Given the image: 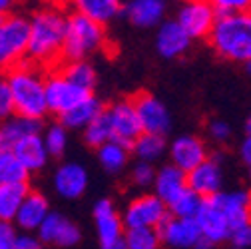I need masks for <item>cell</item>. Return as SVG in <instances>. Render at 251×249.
Listing matches in <instances>:
<instances>
[{
	"label": "cell",
	"mask_w": 251,
	"mask_h": 249,
	"mask_svg": "<svg viewBox=\"0 0 251 249\" xmlns=\"http://www.w3.org/2000/svg\"><path fill=\"white\" fill-rule=\"evenodd\" d=\"M68 32V16L60 4H44L30 16V42L28 56L36 66H54L64 60V42Z\"/></svg>",
	"instance_id": "cell-1"
},
{
	"label": "cell",
	"mask_w": 251,
	"mask_h": 249,
	"mask_svg": "<svg viewBox=\"0 0 251 249\" xmlns=\"http://www.w3.org/2000/svg\"><path fill=\"white\" fill-rule=\"evenodd\" d=\"M4 78L12 92L16 114L42 122L50 110L46 102V76H42L38 66L24 60L16 68L8 70Z\"/></svg>",
	"instance_id": "cell-2"
},
{
	"label": "cell",
	"mask_w": 251,
	"mask_h": 249,
	"mask_svg": "<svg viewBox=\"0 0 251 249\" xmlns=\"http://www.w3.org/2000/svg\"><path fill=\"white\" fill-rule=\"evenodd\" d=\"M209 44L217 56L229 62H251V12L217 16Z\"/></svg>",
	"instance_id": "cell-3"
},
{
	"label": "cell",
	"mask_w": 251,
	"mask_h": 249,
	"mask_svg": "<svg viewBox=\"0 0 251 249\" xmlns=\"http://www.w3.org/2000/svg\"><path fill=\"white\" fill-rule=\"evenodd\" d=\"M104 46H106L104 24L80 12H72L68 16V32L64 42V54H62L64 62L88 60L92 54L100 52Z\"/></svg>",
	"instance_id": "cell-4"
},
{
	"label": "cell",
	"mask_w": 251,
	"mask_h": 249,
	"mask_svg": "<svg viewBox=\"0 0 251 249\" xmlns=\"http://www.w3.org/2000/svg\"><path fill=\"white\" fill-rule=\"evenodd\" d=\"M30 42V18L22 14L0 16V70H12L26 60Z\"/></svg>",
	"instance_id": "cell-5"
},
{
	"label": "cell",
	"mask_w": 251,
	"mask_h": 249,
	"mask_svg": "<svg viewBox=\"0 0 251 249\" xmlns=\"http://www.w3.org/2000/svg\"><path fill=\"white\" fill-rule=\"evenodd\" d=\"M122 217H124L126 229H132V227L158 229L170 217V207L155 194H142L126 205Z\"/></svg>",
	"instance_id": "cell-6"
},
{
	"label": "cell",
	"mask_w": 251,
	"mask_h": 249,
	"mask_svg": "<svg viewBox=\"0 0 251 249\" xmlns=\"http://www.w3.org/2000/svg\"><path fill=\"white\" fill-rule=\"evenodd\" d=\"M88 96H92V92H86V90L74 86L70 80L64 78V74H62L60 70L50 72L46 76V102H48V110L52 114H56L58 118L62 114H66L68 110H72L74 106H78Z\"/></svg>",
	"instance_id": "cell-7"
},
{
	"label": "cell",
	"mask_w": 251,
	"mask_h": 249,
	"mask_svg": "<svg viewBox=\"0 0 251 249\" xmlns=\"http://www.w3.org/2000/svg\"><path fill=\"white\" fill-rule=\"evenodd\" d=\"M92 213H94V225H96L100 249H114V245H118L126 233L122 213L108 198H102L94 203Z\"/></svg>",
	"instance_id": "cell-8"
},
{
	"label": "cell",
	"mask_w": 251,
	"mask_h": 249,
	"mask_svg": "<svg viewBox=\"0 0 251 249\" xmlns=\"http://www.w3.org/2000/svg\"><path fill=\"white\" fill-rule=\"evenodd\" d=\"M176 20L190 34L192 40L209 38L211 30L217 22V12L207 0H185L177 10Z\"/></svg>",
	"instance_id": "cell-9"
},
{
	"label": "cell",
	"mask_w": 251,
	"mask_h": 249,
	"mask_svg": "<svg viewBox=\"0 0 251 249\" xmlns=\"http://www.w3.org/2000/svg\"><path fill=\"white\" fill-rule=\"evenodd\" d=\"M108 116L112 122L114 140L128 146L132 149L134 142L144 134L142 122L138 118V110L134 106V100H118L108 108Z\"/></svg>",
	"instance_id": "cell-10"
},
{
	"label": "cell",
	"mask_w": 251,
	"mask_h": 249,
	"mask_svg": "<svg viewBox=\"0 0 251 249\" xmlns=\"http://www.w3.org/2000/svg\"><path fill=\"white\" fill-rule=\"evenodd\" d=\"M207 199L224 215L231 233L251 222V192H245V190L219 192Z\"/></svg>",
	"instance_id": "cell-11"
},
{
	"label": "cell",
	"mask_w": 251,
	"mask_h": 249,
	"mask_svg": "<svg viewBox=\"0 0 251 249\" xmlns=\"http://www.w3.org/2000/svg\"><path fill=\"white\" fill-rule=\"evenodd\" d=\"M134 100V106L138 110V118L142 122V128L148 134H160L166 136L172 128V116L168 106L153 94H148V92H142Z\"/></svg>",
	"instance_id": "cell-12"
},
{
	"label": "cell",
	"mask_w": 251,
	"mask_h": 249,
	"mask_svg": "<svg viewBox=\"0 0 251 249\" xmlns=\"http://www.w3.org/2000/svg\"><path fill=\"white\" fill-rule=\"evenodd\" d=\"M36 233L44 241V245H54L58 249L74 247L82 239L80 227L72 220H68L66 215H62L60 211H50L46 222L40 225Z\"/></svg>",
	"instance_id": "cell-13"
},
{
	"label": "cell",
	"mask_w": 251,
	"mask_h": 249,
	"mask_svg": "<svg viewBox=\"0 0 251 249\" xmlns=\"http://www.w3.org/2000/svg\"><path fill=\"white\" fill-rule=\"evenodd\" d=\"M162 243L172 249H196L203 239L201 229L196 220H183V217L170 215L158 227Z\"/></svg>",
	"instance_id": "cell-14"
},
{
	"label": "cell",
	"mask_w": 251,
	"mask_h": 249,
	"mask_svg": "<svg viewBox=\"0 0 251 249\" xmlns=\"http://www.w3.org/2000/svg\"><path fill=\"white\" fill-rule=\"evenodd\" d=\"M168 153H170L172 164L177 166L185 174H190L192 170H196L198 166H201L207 160L205 144L198 136H192V134H183V136H177L176 140H172Z\"/></svg>",
	"instance_id": "cell-15"
},
{
	"label": "cell",
	"mask_w": 251,
	"mask_h": 249,
	"mask_svg": "<svg viewBox=\"0 0 251 249\" xmlns=\"http://www.w3.org/2000/svg\"><path fill=\"white\" fill-rule=\"evenodd\" d=\"M88 170L78 164V162H66L56 168L54 177H52V185L60 198L64 199H78L86 194L88 190Z\"/></svg>",
	"instance_id": "cell-16"
},
{
	"label": "cell",
	"mask_w": 251,
	"mask_h": 249,
	"mask_svg": "<svg viewBox=\"0 0 251 249\" xmlns=\"http://www.w3.org/2000/svg\"><path fill=\"white\" fill-rule=\"evenodd\" d=\"M192 46V38L179 26L177 20H164L155 32V50L166 60H176L183 56Z\"/></svg>",
	"instance_id": "cell-17"
},
{
	"label": "cell",
	"mask_w": 251,
	"mask_h": 249,
	"mask_svg": "<svg viewBox=\"0 0 251 249\" xmlns=\"http://www.w3.org/2000/svg\"><path fill=\"white\" fill-rule=\"evenodd\" d=\"M222 183H224V172L217 158H207L201 166L187 174V188L201 196L203 199L224 192Z\"/></svg>",
	"instance_id": "cell-18"
},
{
	"label": "cell",
	"mask_w": 251,
	"mask_h": 249,
	"mask_svg": "<svg viewBox=\"0 0 251 249\" xmlns=\"http://www.w3.org/2000/svg\"><path fill=\"white\" fill-rule=\"evenodd\" d=\"M50 201L44 194L40 192H32L30 190L26 199L22 201L18 215L14 220V225L18 229H22L24 233H36L40 229V225L46 222V217L50 215Z\"/></svg>",
	"instance_id": "cell-19"
},
{
	"label": "cell",
	"mask_w": 251,
	"mask_h": 249,
	"mask_svg": "<svg viewBox=\"0 0 251 249\" xmlns=\"http://www.w3.org/2000/svg\"><path fill=\"white\" fill-rule=\"evenodd\" d=\"M166 6V0H128L122 12L138 28H158L164 22Z\"/></svg>",
	"instance_id": "cell-20"
},
{
	"label": "cell",
	"mask_w": 251,
	"mask_h": 249,
	"mask_svg": "<svg viewBox=\"0 0 251 249\" xmlns=\"http://www.w3.org/2000/svg\"><path fill=\"white\" fill-rule=\"evenodd\" d=\"M187 190V174L181 172L177 166L168 164L162 166L155 172V181H153V194L158 196L162 201L168 203V207L179 198L183 196Z\"/></svg>",
	"instance_id": "cell-21"
},
{
	"label": "cell",
	"mask_w": 251,
	"mask_h": 249,
	"mask_svg": "<svg viewBox=\"0 0 251 249\" xmlns=\"http://www.w3.org/2000/svg\"><path fill=\"white\" fill-rule=\"evenodd\" d=\"M14 155L20 160V164L30 172V174H36L40 170L46 168L50 153L46 149L44 138L42 134H32V136H26L22 138L14 148H12Z\"/></svg>",
	"instance_id": "cell-22"
},
{
	"label": "cell",
	"mask_w": 251,
	"mask_h": 249,
	"mask_svg": "<svg viewBox=\"0 0 251 249\" xmlns=\"http://www.w3.org/2000/svg\"><path fill=\"white\" fill-rule=\"evenodd\" d=\"M32 134H42V122L14 114L0 124V151H12V148L22 138Z\"/></svg>",
	"instance_id": "cell-23"
},
{
	"label": "cell",
	"mask_w": 251,
	"mask_h": 249,
	"mask_svg": "<svg viewBox=\"0 0 251 249\" xmlns=\"http://www.w3.org/2000/svg\"><path fill=\"white\" fill-rule=\"evenodd\" d=\"M196 222L201 229L203 239L213 245H219V243L231 239V229H229L227 222L224 220V215L213 207V203L209 199L203 201V207H201L200 215L196 217Z\"/></svg>",
	"instance_id": "cell-24"
},
{
	"label": "cell",
	"mask_w": 251,
	"mask_h": 249,
	"mask_svg": "<svg viewBox=\"0 0 251 249\" xmlns=\"http://www.w3.org/2000/svg\"><path fill=\"white\" fill-rule=\"evenodd\" d=\"M104 110L106 108H104L102 100L92 94L86 100H82L78 106L68 110L66 114H62L60 116V124L64 128H68V130H82L84 132V128L88 126V124H92Z\"/></svg>",
	"instance_id": "cell-25"
},
{
	"label": "cell",
	"mask_w": 251,
	"mask_h": 249,
	"mask_svg": "<svg viewBox=\"0 0 251 249\" xmlns=\"http://www.w3.org/2000/svg\"><path fill=\"white\" fill-rule=\"evenodd\" d=\"M76 12L86 14L100 24H110L124 10L122 0H70Z\"/></svg>",
	"instance_id": "cell-26"
},
{
	"label": "cell",
	"mask_w": 251,
	"mask_h": 249,
	"mask_svg": "<svg viewBox=\"0 0 251 249\" xmlns=\"http://www.w3.org/2000/svg\"><path fill=\"white\" fill-rule=\"evenodd\" d=\"M30 188L28 183H10L0 185V222H12L16 220L18 209L26 199Z\"/></svg>",
	"instance_id": "cell-27"
},
{
	"label": "cell",
	"mask_w": 251,
	"mask_h": 249,
	"mask_svg": "<svg viewBox=\"0 0 251 249\" xmlns=\"http://www.w3.org/2000/svg\"><path fill=\"white\" fill-rule=\"evenodd\" d=\"M96 153H98V162L104 168V172L120 174V172L126 170V166H128L130 148L120 144V142H116V140H112V142L104 144L102 148H98Z\"/></svg>",
	"instance_id": "cell-28"
},
{
	"label": "cell",
	"mask_w": 251,
	"mask_h": 249,
	"mask_svg": "<svg viewBox=\"0 0 251 249\" xmlns=\"http://www.w3.org/2000/svg\"><path fill=\"white\" fill-rule=\"evenodd\" d=\"M168 142H166V136H160V134H148L144 132L132 146V151L136 153L138 162H148V164H153L158 162L162 155L168 151Z\"/></svg>",
	"instance_id": "cell-29"
},
{
	"label": "cell",
	"mask_w": 251,
	"mask_h": 249,
	"mask_svg": "<svg viewBox=\"0 0 251 249\" xmlns=\"http://www.w3.org/2000/svg\"><path fill=\"white\" fill-rule=\"evenodd\" d=\"M60 72L64 74L66 80H70L74 86L86 90V92H94L98 82L96 70L90 64L88 60H76V62H64L60 68Z\"/></svg>",
	"instance_id": "cell-30"
},
{
	"label": "cell",
	"mask_w": 251,
	"mask_h": 249,
	"mask_svg": "<svg viewBox=\"0 0 251 249\" xmlns=\"http://www.w3.org/2000/svg\"><path fill=\"white\" fill-rule=\"evenodd\" d=\"M82 136H84L86 146H90L94 149H98L104 144H108V142L114 140V132H112V122H110V116H108V108L96 120H94L92 124H88V126L84 128V132H82Z\"/></svg>",
	"instance_id": "cell-31"
},
{
	"label": "cell",
	"mask_w": 251,
	"mask_h": 249,
	"mask_svg": "<svg viewBox=\"0 0 251 249\" xmlns=\"http://www.w3.org/2000/svg\"><path fill=\"white\" fill-rule=\"evenodd\" d=\"M30 172L20 164L14 151H0V185L28 183Z\"/></svg>",
	"instance_id": "cell-32"
},
{
	"label": "cell",
	"mask_w": 251,
	"mask_h": 249,
	"mask_svg": "<svg viewBox=\"0 0 251 249\" xmlns=\"http://www.w3.org/2000/svg\"><path fill=\"white\" fill-rule=\"evenodd\" d=\"M124 241L128 243L130 249H160L162 237L158 229L151 227H132L126 229Z\"/></svg>",
	"instance_id": "cell-33"
},
{
	"label": "cell",
	"mask_w": 251,
	"mask_h": 249,
	"mask_svg": "<svg viewBox=\"0 0 251 249\" xmlns=\"http://www.w3.org/2000/svg\"><path fill=\"white\" fill-rule=\"evenodd\" d=\"M203 198L198 196L196 192L187 190L183 196H179L172 205H170V215L174 217H183V220H196L203 207Z\"/></svg>",
	"instance_id": "cell-34"
},
{
	"label": "cell",
	"mask_w": 251,
	"mask_h": 249,
	"mask_svg": "<svg viewBox=\"0 0 251 249\" xmlns=\"http://www.w3.org/2000/svg\"><path fill=\"white\" fill-rule=\"evenodd\" d=\"M46 149L50 153V158H60L64 155L66 146H68V128H64L62 124H50V126L42 132Z\"/></svg>",
	"instance_id": "cell-35"
},
{
	"label": "cell",
	"mask_w": 251,
	"mask_h": 249,
	"mask_svg": "<svg viewBox=\"0 0 251 249\" xmlns=\"http://www.w3.org/2000/svg\"><path fill=\"white\" fill-rule=\"evenodd\" d=\"M217 12V16H231L243 14L251 10V0H207Z\"/></svg>",
	"instance_id": "cell-36"
},
{
	"label": "cell",
	"mask_w": 251,
	"mask_h": 249,
	"mask_svg": "<svg viewBox=\"0 0 251 249\" xmlns=\"http://www.w3.org/2000/svg\"><path fill=\"white\" fill-rule=\"evenodd\" d=\"M155 170L151 164L148 162H138L134 168H132V181L138 188H153V181H155Z\"/></svg>",
	"instance_id": "cell-37"
},
{
	"label": "cell",
	"mask_w": 251,
	"mask_h": 249,
	"mask_svg": "<svg viewBox=\"0 0 251 249\" xmlns=\"http://www.w3.org/2000/svg\"><path fill=\"white\" fill-rule=\"evenodd\" d=\"M16 114L14 110V100H12V92L6 82V78H0V124L6 122Z\"/></svg>",
	"instance_id": "cell-38"
},
{
	"label": "cell",
	"mask_w": 251,
	"mask_h": 249,
	"mask_svg": "<svg viewBox=\"0 0 251 249\" xmlns=\"http://www.w3.org/2000/svg\"><path fill=\"white\" fill-rule=\"evenodd\" d=\"M18 227L12 222H0V249H16Z\"/></svg>",
	"instance_id": "cell-39"
},
{
	"label": "cell",
	"mask_w": 251,
	"mask_h": 249,
	"mask_svg": "<svg viewBox=\"0 0 251 249\" xmlns=\"http://www.w3.org/2000/svg\"><path fill=\"white\" fill-rule=\"evenodd\" d=\"M207 132H209V138L213 142H219V144H224L231 138V126L224 120H213L207 126Z\"/></svg>",
	"instance_id": "cell-40"
},
{
	"label": "cell",
	"mask_w": 251,
	"mask_h": 249,
	"mask_svg": "<svg viewBox=\"0 0 251 249\" xmlns=\"http://www.w3.org/2000/svg\"><path fill=\"white\" fill-rule=\"evenodd\" d=\"M235 247H241V249H251V222L245 224L243 227L235 229L231 233V239H229Z\"/></svg>",
	"instance_id": "cell-41"
},
{
	"label": "cell",
	"mask_w": 251,
	"mask_h": 249,
	"mask_svg": "<svg viewBox=\"0 0 251 249\" xmlns=\"http://www.w3.org/2000/svg\"><path fill=\"white\" fill-rule=\"evenodd\" d=\"M16 249H44V241L38 237V233H20L16 241Z\"/></svg>",
	"instance_id": "cell-42"
},
{
	"label": "cell",
	"mask_w": 251,
	"mask_h": 249,
	"mask_svg": "<svg viewBox=\"0 0 251 249\" xmlns=\"http://www.w3.org/2000/svg\"><path fill=\"white\" fill-rule=\"evenodd\" d=\"M239 153H241V160L251 166V134H245L243 142H241V148H239Z\"/></svg>",
	"instance_id": "cell-43"
},
{
	"label": "cell",
	"mask_w": 251,
	"mask_h": 249,
	"mask_svg": "<svg viewBox=\"0 0 251 249\" xmlns=\"http://www.w3.org/2000/svg\"><path fill=\"white\" fill-rule=\"evenodd\" d=\"M16 0H0V16L10 14V8L14 6Z\"/></svg>",
	"instance_id": "cell-44"
},
{
	"label": "cell",
	"mask_w": 251,
	"mask_h": 249,
	"mask_svg": "<svg viewBox=\"0 0 251 249\" xmlns=\"http://www.w3.org/2000/svg\"><path fill=\"white\" fill-rule=\"evenodd\" d=\"M114 249H130V247H128V243H126V241L122 239L118 245H114Z\"/></svg>",
	"instance_id": "cell-45"
},
{
	"label": "cell",
	"mask_w": 251,
	"mask_h": 249,
	"mask_svg": "<svg viewBox=\"0 0 251 249\" xmlns=\"http://www.w3.org/2000/svg\"><path fill=\"white\" fill-rule=\"evenodd\" d=\"M245 134H251V116H249V120L245 124Z\"/></svg>",
	"instance_id": "cell-46"
},
{
	"label": "cell",
	"mask_w": 251,
	"mask_h": 249,
	"mask_svg": "<svg viewBox=\"0 0 251 249\" xmlns=\"http://www.w3.org/2000/svg\"><path fill=\"white\" fill-rule=\"evenodd\" d=\"M245 70H247V74H251V62H247V64H245Z\"/></svg>",
	"instance_id": "cell-47"
},
{
	"label": "cell",
	"mask_w": 251,
	"mask_h": 249,
	"mask_svg": "<svg viewBox=\"0 0 251 249\" xmlns=\"http://www.w3.org/2000/svg\"><path fill=\"white\" fill-rule=\"evenodd\" d=\"M16 2H36V0H16Z\"/></svg>",
	"instance_id": "cell-48"
},
{
	"label": "cell",
	"mask_w": 251,
	"mask_h": 249,
	"mask_svg": "<svg viewBox=\"0 0 251 249\" xmlns=\"http://www.w3.org/2000/svg\"><path fill=\"white\" fill-rule=\"evenodd\" d=\"M54 2H56V4H62V2H66V0H54Z\"/></svg>",
	"instance_id": "cell-49"
},
{
	"label": "cell",
	"mask_w": 251,
	"mask_h": 249,
	"mask_svg": "<svg viewBox=\"0 0 251 249\" xmlns=\"http://www.w3.org/2000/svg\"><path fill=\"white\" fill-rule=\"evenodd\" d=\"M249 185H251V166H249Z\"/></svg>",
	"instance_id": "cell-50"
},
{
	"label": "cell",
	"mask_w": 251,
	"mask_h": 249,
	"mask_svg": "<svg viewBox=\"0 0 251 249\" xmlns=\"http://www.w3.org/2000/svg\"><path fill=\"white\" fill-rule=\"evenodd\" d=\"M227 249H241V247H235V245H231V247H227Z\"/></svg>",
	"instance_id": "cell-51"
},
{
	"label": "cell",
	"mask_w": 251,
	"mask_h": 249,
	"mask_svg": "<svg viewBox=\"0 0 251 249\" xmlns=\"http://www.w3.org/2000/svg\"><path fill=\"white\" fill-rule=\"evenodd\" d=\"M183 2H185V0H183Z\"/></svg>",
	"instance_id": "cell-52"
}]
</instances>
